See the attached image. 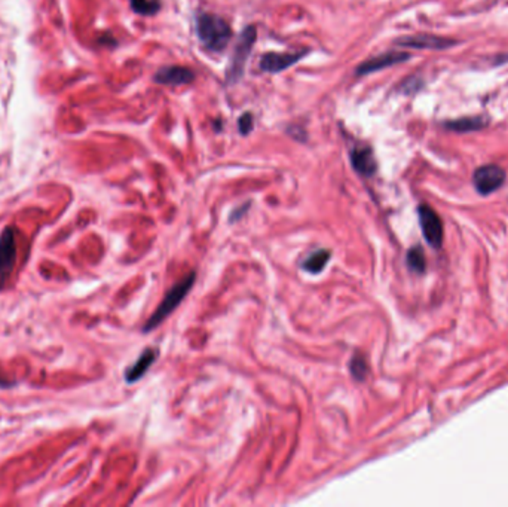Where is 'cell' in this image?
<instances>
[{"instance_id":"obj_1","label":"cell","mask_w":508,"mask_h":507,"mask_svg":"<svg viewBox=\"0 0 508 507\" xmlns=\"http://www.w3.org/2000/svg\"><path fill=\"white\" fill-rule=\"evenodd\" d=\"M197 33L204 48L220 52L228 47L232 36L229 24L221 17L212 12H204L197 18Z\"/></svg>"},{"instance_id":"obj_2","label":"cell","mask_w":508,"mask_h":507,"mask_svg":"<svg viewBox=\"0 0 508 507\" xmlns=\"http://www.w3.org/2000/svg\"><path fill=\"white\" fill-rule=\"evenodd\" d=\"M195 280H197V273H189L183 280L178 281L177 285L166 295V297H163V301L159 304V307L151 316V319H149L147 323L143 326V332L147 334L156 329V327L166 320L178 305H180V302L186 297L187 292L192 289Z\"/></svg>"},{"instance_id":"obj_3","label":"cell","mask_w":508,"mask_h":507,"mask_svg":"<svg viewBox=\"0 0 508 507\" xmlns=\"http://www.w3.org/2000/svg\"><path fill=\"white\" fill-rule=\"evenodd\" d=\"M256 38H258L256 27L254 25L246 27V30L241 33L240 39H238V42L235 45V50H233V54L231 58V64H229V69L226 73L228 84H236L244 76L247 59L251 54L253 45L256 43Z\"/></svg>"},{"instance_id":"obj_4","label":"cell","mask_w":508,"mask_h":507,"mask_svg":"<svg viewBox=\"0 0 508 507\" xmlns=\"http://www.w3.org/2000/svg\"><path fill=\"white\" fill-rule=\"evenodd\" d=\"M17 262V240L15 229L6 228L0 235V290H4Z\"/></svg>"},{"instance_id":"obj_5","label":"cell","mask_w":508,"mask_h":507,"mask_svg":"<svg viewBox=\"0 0 508 507\" xmlns=\"http://www.w3.org/2000/svg\"><path fill=\"white\" fill-rule=\"evenodd\" d=\"M505 182V171L495 164H487L477 169L473 174V183L477 192L482 195H489V193L500 189Z\"/></svg>"},{"instance_id":"obj_6","label":"cell","mask_w":508,"mask_h":507,"mask_svg":"<svg viewBox=\"0 0 508 507\" xmlns=\"http://www.w3.org/2000/svg\"><path fill=\"white\" fill-rule=\"evenodd\" d=\"M417 216L427 243L434 249L440 247L443 243V223L439 215L429 205H420Z\"/></svg>"},{"instance_id":"obj_7","label":"cell","mask_w":508,"mask_h":507,"mask_svg":"<svg viewBox=\"0 0 508 507\" xmlns=\"http://www.w3.org/2000/svg\"><path fill=\"white\" fill-rule=\"evenodd\" d=\"M409 54L408 52H400V51H391V52H385L381 54L378 57L369 58L367 62H364L362 66L357 67V74L358 76H363V74H370L373 72H378L386 67H391L400 63H405L406 59H409Z\"/></svg>"},{"instance_id":"obj_8","label":"cell","mask_w":508,"mask_h":507,"mask_svg":"<svg viewBox=\"0 0 508 507\" xmlns=\"http://www.w3.org/2000/svg\"><path fill=\"white\" fill-rule=\"evenodd\" d=\"M396 43L400 45V47H405V48L437 50V51H441V50L452 47V45H456V42L452 39L432 36V35H417V36H410V38H403V39H398Z\"/></svg>"},{"instance_id":"obj_9","label":"cell","mask_w":508,"mask_h":507,"mask_svg":"<svg viewBox=\"0 0 508 507\" xmlns=\"http://www.w3.org/2000/svg\"><path fill=\"white\" fill-rule=\"evenodd\" d=\"M308 51L302 52H267L260 58V69L269 73H279L296 64Z\"/></svg>"},{"instance_id":"obj_10","label":"cell","mask_w":508,"mask_h":507,"mask_svg":"<svg viewBox=\"0 0 508 507\" xmlns=\"http://www.w3.org/2000/svg\"><path fill=\"white\" fill-rule=\"evenodd\" d=\"M193 79H195V74L187 67L182 66H167L162 67L155 74V82L161 85H170V86H178V85H187Z\"/></svg>"},{"instance_id":"obj_11","label":"cell","mask_w":508,"mask_h":507,"mask_svg":"<svg viewBox=\"0 0 508 507\" xmlns=\"http://www.w3.org/2000/svg\"><path fill=\"white\" fill-rule=\"evenodd\" d=\"M351 164L354 170L364 177H371L378 170V164L371 147L357 146L351 152Z\"/></svg>"},{"instance_id":"obj_12","label":"cell","mask_w":508,"mask_h":507,"mask_svg":"<svg viewBox=\"0 0 508 507\" xmlns=\"http://www.w3.org/2000/svg\"><path fill=\"white\" fill-rule=\"evenodd\" d=\"M158 357V351L155 348H146L143 354L139 357L131 368L125 370V380L127 382H136L144 377L146 372L151 369V366L155 363Z\"/></svg>"},{"instance_id":"obj_13","label":"cell","mask_w":508,"mask_h":507,"mask_svg":"<svg viewBox=\"0 0 508 507\" xmlns=\"http://www.w3.org/2000/svg\"><path fill=\"white\" fill-rule=\"evenodd\" d=\"M330 256H332L330 250H325V249H320L317 251L311 253V255L302 263L304 271L313 274V275L321 274L324 271V268L327 266L328 261H330Z\"/></svg>"},{"instance_id":"obj_14","label":"cell","mask_w":508,"mask_h":507,"mask_svg":"<svg viewBox=\"0 0 508 507\" xmlns=\"http://www.w3.org/2000/svg\"><path fill=\"white\" fill-rule=\"evenodd\" d=\"M486 124L487 123L483 118L470 116V118H461V119H455V121L444 123V127L456 132H470V131L482 130Z\"/></svg>"},{"instance_id":"obj_15","label":"cell","mask_w":508,"mask_h":507,"mask_svg":"<svg viewBox=\"0 0 508 507\" xmlns=\"http://www.w3.org/2000/svg\"><path fill=\"white\" fill-rule=\"evenodd\" d=\"M350 370H351V375L354 377V380H357V381L366 380L369 366H367V362H366L363 354L357 353L352 355V359L350 362Z\"/></svg>"},{"instance_id":"obj_16","label":"cell","mask_w":508,"mask_h":507,"mask_svg":"<svg viewBox=\"0 0 508 507\" xmlns=\"http://www.w3.org/2000/svg\"><path fill=\"white\" fill-rule=\"evenodd\" d=\"M408 265L413 273L422 274L425 271V256L424 251L420 247H413L408 253Z\"/></svg>"},{"instance_id":"obj_17","label":"cell","mask_w":508,"mask_h":507,"mask_svg":"<svg viewBox=\"0 0 508 507\" xmlns=\"http://www.w3.org/2000/svg\"><path fill=\"white\" fill-rule=\"evenodd\" d=\"M129 4L132 11L140 15H155L161 9L156 0H129Z\"/></svg>"},{"instance_id":"obj_18","label":"cell","mask_w":508,"mask_h":507,"mask_svg":"<svg viewBox=\"0 0 508 507\" xmlns=\"http://www.w3.org/2000/svg\"><path fill=\"white\" fill-rule=\"evenodd\" d=\"M422 86V81L417 78V76H412L409 78L405 84H401V91L406 93V94H413L416 93L417 89H420Z\"/></svg>"},{"instance_id":"obj_19","label":"cell","mask_w":508,"mask_h":507,"mask_svg":"<svg viewBox=\"0 0 508 507\" xmlns=\"http://www.w3.org/2000/svg\"><path fill=\"white\" fill-rule=\"evenodd\" d=\"M238 130L243 134V136H247V134L253 130V116L250 113H244L240 121H238Z\"/></svg>"},{"instance_id":"obj_20","label":"cell","mask_w":508,"mask_h":507,"mask_svg":"<svg viewBox=\"0 0 508 507\" xmlns=\"http://www.w3.org/2000/svg\"><path fill=\"white\" fill-rule=\"evenodd\" d=\"M287 131H290L289 134H290V136H293V134H294L293 131H296V128H294V127H290ZM299 132H305V131H304L302 128H297V134H299ZM299 140H305V136H302V134H299Z\"/></svg>"}]
</instances>
